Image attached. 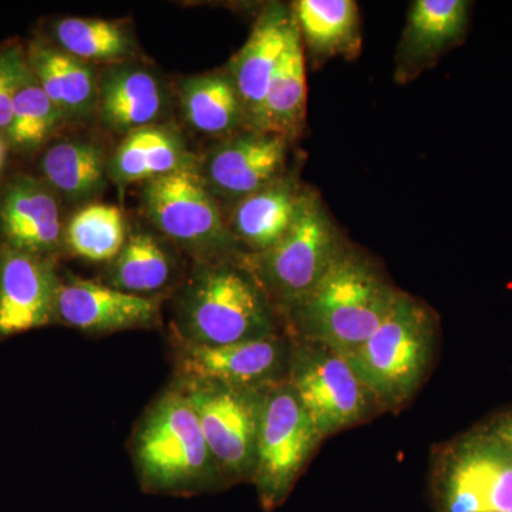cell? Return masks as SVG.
Instances as JSON below:
<instances>
[{"label":"cell","mask_w":512,"mask_h":512,"mask_svg":"<svg viewBox=\"0 0 512 512\" xmlns=\"http://www.w3.org/2000/svg\"><path fill=\"white\" fill-rule=\"evenodd\" d=\"M292 12L303 46L313 56L353 59L359 55L362 33L359 8L353 0H299Z\"/></svg>","instance_id":"ffe728a7"},{"label":"cell","mask_w":512,"mask_h":512,"mask_svg":"<svg viewBox=\"0 0 512 512\" xmlns=\"http://www.w3.org/2000/svg\"><path fill=\"white\" fill-rule=\"evenodd\" d=\"M138 478L148 493L185 495L217 487L222 478L184 393H165L133 440Z\"/></svg>","instance_id":"3957f363"},{"label":"cell","mask_w":512,"mask_h":512,"mask_svg":"<svg viewBox=\"0 0 512 512\" xmlns=\"http://www.w3.org/2000/svg\"><path fill=\"white\" fill-rule=\"evenodd\" d=\"M6 147L5 141L0 138V168H2L3 161H5Z\"/></svg>","instance_id":"1f68e13d"},{"label":"cell","mask_w":512,"mask_h":512,"mask_svg":"<svg viewBox=\"0 0 512 512\" xmlns=\"http://www.w3.org/2000/svg\"><path fill=\"white\" fill-rule=\"evenodd\" d=\"M493 512H500V511H493Z\"/></svg>","instance_id":"d6a6232c"},{"label":"cell","mask_w":512,"mask_h":512,"mask_svg":"<svg viewBox=\"0 0 512 512\" xmlns=\"http://www.w3.org/2000/svg\"><path fill=\"white\" fill-rule=\"evenodd\" d=\"M291 352L279 335L221 346L181 343L178 370L184 380L266 389L288 379Z\"/></svg>","instance_id":"8fae6325"},{"label":"cell","mask_w":512,"mask_h":512,"mask_svg":"<svg viewBox=\"0 0 512 512\" xmlns=\"http://www.w3.org/2000/svg\"><path fill=\"white\" fill-rule=\"evenodd\" d=\"M293 23L292 10L282 5L269 6L229 64V76L237 87L251 130H258L261 123L269 84L288 45Z\"/></svg>","instance_id":"9a60e30c"},{"label":"cell","mask_w":512,"mask_h":512,"mask_svg":"<svg viewBox=\"0 0 512 512\" xmlns=\"http://www.w3.org/2000/svg\"><path fill=\"white\" fill-rule=\"evenodd\" d=\"M399 295L369 258L346 245L288 315L301 340L346 355L376 332Z\"/></svg>","instance_id":"6da1fadb"},{"label":"cell","mask_w":512,"mask_h":512,"mask_svg":"<svg viewBox=\"0 0 512 512\" xmlns=\"http://www.w3.org/2000/svg\"><path fill=\"white\" fill-rule=\"evenodd\" d=\"M183 107L188 123L211 136H228L247 126L244 106L228 74H205L184 84Z\"/></svg>","instance_id":"cb8c5ba5"},{"label":"cell","mask_w":512,"mask_h":512,"mask_svg":"<svg viewBox=\"0 0 512 512\" xmlns=\"http://www.w3.org/2000/svg\"><path fill=\"white\" fill-rule=\"evenodd\" d=\"M28 62L64 119H80L92 113L99 101V89L93 70L83 60L64 50L37 43L30 49Z\"/></svg>","instance_id":"7402d4cb"},{"label":"cell","mask_w":512,"mask_h":512,"mask_svg":"<svg viewBox=\"0 0 512 512\" xmlns=\"http://www.w3.org/2000/svg\"><path fill=\"white\" fill-rule=\"evenodd\" d=\"M63 120L62 111L49 99L29 66L13 101L12 117L6 130L10 144L23 151L36 150Z\"/></svg>","instance_id":"83f0119b"},{"label":"cell","mask_w":512,"mask_h":512,"mask_svg":"<svg viewBox=\"0 0 512 512\" xmlns=\"http://www.w3.org/2000/svg\"><path fill=\"white\" fill-rule=\"evenodd\" d=\"M436 342L434 313L424 303L400 292L376 332L343 356L377 406L399 409L423 383Z\"/></svg>","instance_id":"277c9868"},{"label":"cell","mask_w":512,"mask_h":512,"mask_svg":"<svg viewBox=\"0 0 512 512\" xmlns=\"http://www.w3.org/2000/svg\"><path fill=\"white\" fill-rule=\"evenodd\" d=\"M143 202L163 234L204 262L225 261L238 244L197 165L148 181Z\"/></svg>","instance_id":"8992f818"},{"label":"cell","mask_w":512,"mask_h":512,"mask_svg":"<svg viewBox=\"0 0 512 512\" xmlns=\"http://www.w3.org/2000/svg\"><path fill=\"white\" fill-rule=\"evenodd\" d=\"M289 141L251 130L214 148L204 165V178L214 195L241 201L284 177Z\"/></svg>","instance_id":"4fadbf2b"},{"label":"cell","mask_w":512,"mask_h":512,"mask_svg":"<svg viewBox=\"0 0 512 512\" xmlns=\"http://www.w3.org/2000/svg\"><path fill=\"white\" fill-rule=\"evenodd\" d=\"M266 389L184 380L187 397L225 481L252 480Z\"/></svg>","instance_id":"9c48e42d"},{"label":"cell","mask_w":512,"mask_h":512,"mask_svg":"<svg viewBox=\"0 0 512 512\" xmlns=\"http://www.w3.org/2000/svg\"><path fill=\"white\" fill-rule=\"evenodd\" d=\"M57 43L79 60H117L131 53L126 30L101 19L67 18L55 25Z\"/></svg>","instance_id":"f1b7e54d"},{"label":"cell","mask_w":512,"mask_h":512,"mask_svg":"<svg viewBox=\"0 0 512 512\" xmlns=\"http://www.w3.org/2000/svg\"><path fill=\"white\" fill-rule=\"evenodd\" d=\"M345 247L319 194L306 188L298 215L284 238L249 256L245 265L272 305L288 313L319 284Z\"/></svg>","instance_id":"5b68a950"},{"label":"cell","mask_w":512,"mask_h":512,"mask_svg":"<svg viewBox=\"0 0 512 512\" xmlns=\"http://www.w3.org/2000/svg\"><path fill=\"white\" fill-rule=\"evenodd\" d=\"M306 100L305 46L295 22L284 55L269 84L258 131L276 134L291 143L301 136L305 128Z\"/></svg>","instance_id":"d6986e66"},{"label":"cell","mask_w":512,"mask_h":512,"mask_svg":"<svg viewBox=\"0 0 512 512\" xmlns=\"http://www.w3.org/2000/svg\"><path fill=\"white\" fill-rule=\"evenodd\" d=\"M195 167L183 141L170 128L148 126L128 133L109 165L110 177L127 185L156 180Z\"/></svg>","instance_id":"44dd1931"},{"label":"cell","mask_w":512,"mask_h":512,"mask_svg":"<svg viewBox=\"0 0 512 512\" xmlns=\"http://www.w3.org/2000/svg\"><path fill=\"white\" fill-rule=\"evenodd\" d=\"M173 272V259L156 238L148 234L131 235L111 261L109 285L150 298L148 295L170 284Z\"/></svg>","instance_id":"484cf974"},{"label":"cell","mask_w":512,"mask_h":512,"mask_svg":"<svg viewBox=\"0 0 512 512\" xmlns=\"http://www.w3.org/2000/svg\"><path fill=\"white\" fill-rule=\"evenodd\" d=\"M0 234L18 251L46 258L55 254L62 247L63 225L53 192L28 175L15 178L0 200Z\"/></svg>","instance_id":"2e32d148"},{"label":"cell","mask_w":512,"mask_h":512,"mask_svg":"<svg viewBox=\"0 0 512 512\" xmlns=\"http://www.w3.org/2000/svg\"><path fill=\"white\" fill-rule=\"evenodd\" d=\"M103 120L117 131L151 126L163 109V93L153 74L140 69L113 70L99 90Z\"/></svg>","instance_id":"603a6c76"},{"label":"cell","mask_w":512,"mask_h":512,"mask_svg":"<svg viewBox=\"0 0 512 512\" xmlns=\"http://www.w3.org/2000/svg\"><path fill=\"white\" fill-rule=\"evenodd\" d=\"M470 9V3L464 0L413 2L397 53V80L413 79L463 42L470 25Z\"/></svg>","instance_id":"e0dca14e"},{"label":"cell","mask_w":512,"mask_h":512,"mask_svg":"<svg viewBox=\"0 0 512 512\" xmlns=\"http://www.w3.org/2000/svg\"><path fill=\"white\" fill-rule=\"evenodd\" d=\"M47 183L70 201H83L106 187V158L99 147L86 141H60L42 158Z\"/></svg>","instance_id":"d4e9b609"},{"label":"cell","mask_w":512,"mask_h":512,"mask_svg":"<svg viewBox=\"0 0 512 512\" xmlns=\"http://www.w3.org/2000/svg\"><path fill=\"white\" fill-rule=\"evenodd\" d=\"M305 190L295 178L284 175L237 202L229 231L237 242L254 249L255 254L274 247L292 227Z\"/></svg>","instance_id":"ac0fdd59"},{"label":"cell","mask_w":512,"mask_h":512,"mask_svg":"<svg viewBox=\"0 0 512 512\" xmlns=\"http://www.w3.org/2000/svg\"><path fill=\"white\" fill-rule=\"evenodd\" d=\"M286 382L323 440L362 423L377 406L346 357L319 343L292 346Z\"/></svg>","instance_id":"30bf717a"},{"label":"cell","mask_w":512,"mask_h":512,"mask_svg":"<svg viewBox=\"0 0 512 512\" xmlns=\"http://www.w3.org/2000/svg\"><path fill=\"white\" fill-rule=\"evenodd\" d=\"M158 313L157 299L80 278L60 281L57 291L55 320L86 333L148 328L156 323Z\"/></svg>","instance_id":"5bb4252c"},{"label":"cell","mask_w":512,"mask_h":512,"mask_svg":"<svg viewBox=\"0 0 512 512\" xmlns=\"http://www.w3.org/2000/svg\"><path fill=\"white\" fill-rule=\"evenodd\" d=\"M180 342L221 346L278 335L274 305L247 265L204 262L178 299Z\"/></svg>","instance_id":"7a4b0ae2"},{"label":"cell","mask_w":512,"mask_h":512,"mask_svg":"<svg viewBox=\"0 0 512 512\" xmlns=\"http://www.w3.org/2000/svg\"><path fill=\"white\" fill-rule=\"evenodd\" d=\"M434 488L443 512H512V454L471 429L441 448Z\"/></svg>","instance_id":"52a82bcc"},{"label":"cell","mask_w":512,"mask_h":512,"mask_svg":"<svg viewBox=\"0 0 512 512\" xmlns=\"http://www.w3.org/2000/svg\"><path fill=\"white\" fill-rule=\"evenodd\" d=\"M28 70V57L20 47L0 50V131L8 130L13 101Z\"/></svg>","instance_id":"f546056e"},{"label":"cell","mask_w":512,"mask_h":512,"mask_svg":"<svg viewBox=\"0 0 512 512\" xmlns=\"http://www.w3.org/2000/svg\"><path fill=\"white\" fill-rule=\"evenodd\" d=\"M66 241L74 255L87 261H113L127 241L123 212L114 205H87L70 221Z\"/></svg>","instance_id":"4316f807"},{"label":"cell","mask_w":512,"mask_h":512,"mask_svg":"<svg viewBox=\"0 0 512 512\" xmlns=\"http://www.w3.org/2000/svg\"><path fill=\"white\" fill-rule=\"evenodd\" d=\"M478 427L494 437L498 443L503 444L512 454V409L494 414Z\"/></svg>","instance_id":"4dcf8cb0"},{"label":"cell","mask_w":512,"mask_h":512,"mask_svg":"<svg viewBox=\"0 0 512 512\" xmlns=\"http://www.w3.org/2000/svg\"><path fill=\"white\" fill-rule=\"evenodd\" d=\"M322 440L286 380L266 390L252 476L266 511L284 503Z\"/></svg>","instance_id":"ba28073f"},{"label":"cell","mask_w":512,"mask_h":512,"mask_svg":"<svg viewBox=\"0 0 512 512\" xmlns=\"http://www.w3.org/2000/svg\"><path fill=\"white\" fill-rule=\"evenodd\" d=\"M60 279L46 256L0 247V338L45 328L55 320Z\"/></svg>","instance_id":"7c38bea8"}]
</instances>
